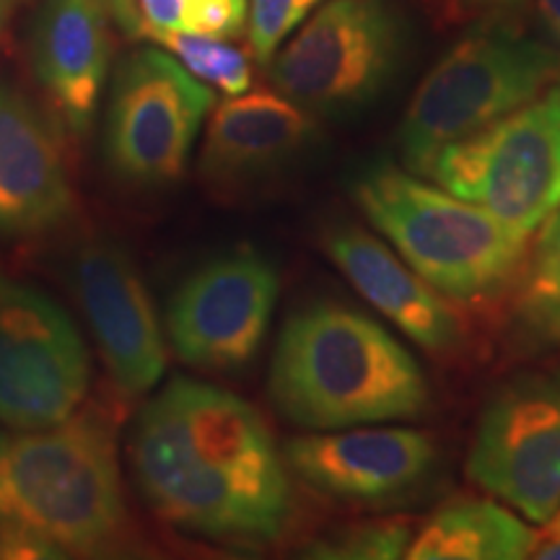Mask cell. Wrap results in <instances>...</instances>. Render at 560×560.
Here are the masks:
<instances>
[{
    "instance_id": "7c38bea8",
    "label": "cell",
    "mask_w": 560,
    "mask_h": 560,
    "mask_svg": "<svg viewBox=\"0 0 560 560\" xmlns=\"http://www.w3.org/2000/svg\"><path fill=\"white\" fill-rule=\"evenodd\" d=\"M68 283L117 392L128 400L149 395L164 376L166 342L130 252L107 236H91L70 255Z\"/></svg>"
},
{
    "instance_id": "2e32d148",
    "label": "cell",
    "mask_w": 560,
    "mask_h": 560,
    "mask_svg": "<svg viewBox=\"0 0 560 560\" xmlns=\"http://www.w3.org/2000/svg\"><path fill=\"white\" fill-rule=\"evenodd\" d=\"M314 138L310 109L272 91L229 96L210 117L200 149V177L219 190H240L283 172Z\"/></svg>"
},
{
    "instance_id": "e0dca14e",
    "label": "cell",
    "mask_w": 560,
    "mask_h": 560,
    "mask_svg": "<svg viewBox=\"0 0 560 560\" xmlns=\"http://www.w3.org/2000/svg\"><path fill=\"white\" fill-rule=\"evenodd\" d=\"M327 257L355 291L431 353H450L462 342L459 317L436 289L387 244L359 226H338L325 236Z\"/></svg>"
},
{
    "instance_id": "9c48e42d",
    "label": "cell",
    "mask_w": 560,
    "mask_h": 560,
    "mask_svg": "<svg viewBox=\"0 0 560 560\" xmlns=\"http://www.w3.org/2000/svg\"><path fill=\"white\" fill-rule=\"evenodd\" d=\"M91 359L79 327L30 283L0 276V425L47 429L86 400Z\"/></svg>"
},
{
    "instance_id": "5bb4252c",
    "label": "cell",
    "mask_w": 560,
    "mask_h": 560,
    "mask_svg": "<svg viewBox=\"0 0 560 560\" xmlns=\"http://www.w3.org/2000/svg\"><path fill=\"white\" fill-rule=\"evenodd\" d=\"M73 210L60 125L0 83V242L58 229Z\"/></svg>"
},
{
    "instance_id": "9a60e30c",
    "label": "cell",
    "mask_w": 560,
    "mask_h": 560,
    "mask_svg": "<svg viewBox=\"0 0 560 560\" xmlns=\"http://www.w3.org/2000/svg\"><path fill=\"white\" fill-rule=\"evenodd\" d=\"M107 0H45L32 34V62L58 125L89 136L112 62Z\"/></svg>"
},
{
    "instance_id": "ba28073f",
    "label": "cell",
    "mask_w": 560,
    "mask_h": 560,
    "mask_svg": "<svg viewBox=\"0 0 560 560\" xmlns=\"http://www.w3.org/2000/svg\"><path fill=\"white\" fill-rule=\"evenodd\" d=\"M402 47V24L384 0H325L272 55L270 79L299 107L350 112L387 89Z\"/></svg>"
},
{
    "instance_id": "d4e9b609",
    "label": "cell",
    "mask_w": 560,
    "mask_h": 560,
    "mask_svg": "<svg viewBox=\"0 0 560 560\" xmlns=\"http://www.w3.org/2000/svg\"><path fill=\"white\" fill-rule=\"evenodd\" d=\"M540 5V19L548 34L552 50L560 55V0H537Z\"/></svg>"
},
{
    "instance_id": "44dd1931",
    "label": "cell",
    "mask_w": 560,
    "mask_h": 560,
    "mask_svg": "<svg viewBox=\"0 0 560 560\" xmlns=\"http://www.w3.org/2000/svg\"><path fill=\"white\" fill-rule=\"evenodd\" d=\"M249 0H136V11L120 21L128 34L136 26L231 39L247 26Z\"/></svg>"
},
{
    "instance_id": "8fae6325",
    "label": "cell",
    "mask_w": 560,
    "mask_h": 560,
    "mask_svg": "<svg viewBox=\"0 0 560 560\" xmlns=\"http://www.w3.org/2000/svg\"><path fill=\"white\" fill-rule=\"evenodd\" d=\"M472 482L529 522L560 509V371L503 384L482 410L467 459Z\"/></svg>"
},
{
    "instance_id": "5b68a950",
    "label": "cell",
    "mask_w": 560,
    "mask_h": 560,
    "mask_svg": "<svg viewBox=\"0 0 560 560\" xmlns=\"http://www.w3.org/2000/svg\"><path fill=\"white\" fill-rule=\"evenodd\" d=\"M560 70V55L509 32H475L429 70L400 125V153L410 172L429 174L446 145L535 100Z\"/></svg>"
},
{
    "instance_id": "4fadbf2b",
    "label": "cell",
    "mask_w": 560,
    "mask_h": 560,
    "mask_svg": "<svg viewBox=\"0 0 560 560\" xmlns=\"http://www.w3.org/2000/svg\"><path fill=\"white\" fill-rule=\"evenodd\" d=\"M285 465L317 493L348 503H392L408 495L436 465V441L416 429H340L296 436Z\"/></svg>"
},
{
    "instance_id": "52a82bcc",
    "label": "cell",
    "mask_w": 560,
    "mask_h": 560,
    "mask_svg": "<svg viewBox=\"0 0 560 560\" xmlns=\"http://www.w3.org/2000/svg\"><path fill=\"white\" fill-rule=\"evenodd\" d=\"M215 91L161 47L125 58L104 117V164L136 190H164L187 170Z\"/></svg>"
},
{
    "instance_id": "7402d4cb",
    "label": "cell",
    "mask_w": 560,
    "mask_h": 560,
    "mask_svg": "<svg viewBox=\"0 0 560 560\" xmlns=\"http://www.w3.org/2000/svg\"><path fill=\"white\" fill-rule=\"evenodd\" d=\"M410 537V522L405 520L363 522L310 545L306 556L325 560H392L408 552Z\"/></svg>"
},
{
    "instance_id": "484cf974",
    "label": "cell",
    "mask_w": 560,
    "mask_h": 560,
    "mask_svg": "<svg viewBox=\"0 0 560 560\" xmlns=\"http://www.w3.org/2000/svg\"><path fill=\"white\" fill-rule=\"evenodd\" d=\"M470 11H511L522 5L524 0H462Z\"/></svg>"
},
{
    "instance_id": "ac0fdd59",
    "label": "cell",
    "mask_w": 560,
    "mask_h": 560,
    "mask_svg": "<svg viewBox=\"0 0 560 560\" xmlns=\"http://www.w3.org/2000/svg\"><path fill=\"white\" fill-rule=\"evenodd\" d=\"M535 532L493 501L459 499L441 506L408 545L410 560L532 558Z\"/></svg>"
},
{
    "instance_id": "cb8c5ba5",
    "label": "cell",
    "mask_w": 560,
    "mask_h": 560,
    "mask_svg": "<svg viewBox=\"0 0 560 560\" xmlns=\"http://www.w3.org/2000/svg\"><path fill=\"white\" fill-rule=\"evenodd\" d=\"M545 524H548V527H545L540 535H535V548H532V558L560 560V509Z\"/></svg>"
},
{
    "instance_id": "8992f818",
    "label": "cell",
    "mask_w": 560,
    "mask_h": 560,
    "mask_svg": "<svg viewBox=\"0 0 560 560\" xmlns=\"http://www.w3.org/2000/svg\"><path fill=\"white\" fill-rule=\"evenodd\" d=\"M429 177L529 236L560 206V83L446 145Z\"/></svg>"
},
{
    "instance_id": "3957f363",
    "label": "cell",
    "mask_w": 560,
    "mask_h": 560,
    "mask_svg": "<svg viewBox=\"0 0 560 560\" xmlns=\"http://www.w3.org/2000/svg\"><path fill=\"white\" fill-rule=\"evenodd\" d=\"M270 397L299 429L340 431L416 418L431 395L410 350L380 322L319 301L291 314L280 330Z\"/></svg>"
},
{
    "instance_id": "d6986e66",
    "label": "cell",
    "mask_w": 560,
    "mask_h": 560,
    "mask_svg": "<svg viewBox=\"0 0 560 560\" xmlns=\"http://www.w3.org/2000/svg\"><path fill=\"white\" fill-rule=\"evenodd\" d=\"M130 37L153 42L161 50L174 55L195 79L208 83L213 91H221V94L240 96L252 86L249 58L242 50H236L229 39L151 30V26H136Z\"/></svg>"
},
{
    "instance_id": "30bf717a",
    "label": "cell",
    "mask_w": 560,
    "mask_h": 560,
    "mask_svg": "<svg viewBox=\"0 0 560 560\" xmlns=\"http://www.w3.org/2000/svg\"><path fill=\"white\" fill-rule=\"evenodd\" d=\"M280 291L278 272L257 249L242 247L190 272L166 306L164 330L187 366L240 371L268 338Z\"/></svg>"
},
{
    "instance_id": "277c9868",
    "label": "cell",
    "mask_w": 560,
    "mask_h": 560,
    "mask_svg": "<svg viewBox=\"0 0 560 560\" xmlns=\"http://www.w3.org/2000/svg\"><path fill=\"white\" fill-rule=\"evenodd\" d=\"M353 200L397 255L444 296H488L514 276L524 257L527 236L389 161L359 172Z\"/></svg>"
},
{
    "instance_id": "6da1fadb",
    "label": "cell",
    "mask_w": 560,
    "mask_h": 560,
    "mask_svg": "<svg viewBox=\"0 0 560 560\" xmlns=\"http://www.w3.org/2000/svg\"><path fill=\"white\" fill-rule=\"evenodd\" d=\"M138 493L185 535L265 545L289 527V465L247 400L192 380H172L138 412L128 439Z\"/></svg>"
},
{
    "instance_id": "ffe728a7",
    "label": "cell",
    "mask_w": 560,
    "mask_h": 560,
    "mask_svg": "<svg viewBox=\"0 0 560 560\" xmlns=\"http://www.w3.org/2000/svg\"><path fill=\"white\" fill-rule=\"evenodd\" d=\"M516 322L532 340H560V206L542 223L516 306Z\"/></svg>"
},
{
    "instance_id": "603a6c76",
    "label": "cell",
    "mask_w": 560,
    "mask_h": 560,
    "mask_svg": "<svg viewBox=\"0 0 560 560\" xmlns=\"http://www.w3.org/2000/svg\"><path fill=\"white\" fill-rule=\"evenodd\" d=\"M325 0H249L247 34L257 62L268 66L285 39L312 16Z\"/></svg>"
},
{
    "instance_id": "4316f807",
    "label": "cell",
    "mask_w": 560,
    "mask_h": 560,
    "mask_svg": "<svg viewBox=\"0 0 560 560\" xmlns=\"http://www.w3.org/2000/svg\"><path fill=\"white\" fill-rule=\"evenodd\" d=\"M13 3H16V0H0V45H3V34H5V30H9Z\"/></svg>"
},
{
    "instance_id": "7a4b0ae2",
    "label": "cell",
    "mask_w": 560,
    "mask_h": 560,
    "mask_svg": "<svg viewBox=\"0 0 560 560\" xmlns=\"http://www.w3.org/2000/svg\"><path fill=\"white\" fill-rule=\"evenodd\" d=\"M125 537L120 444L107 412L0 431V560L100 558Z\"/></svg>"
}]
</instances>
